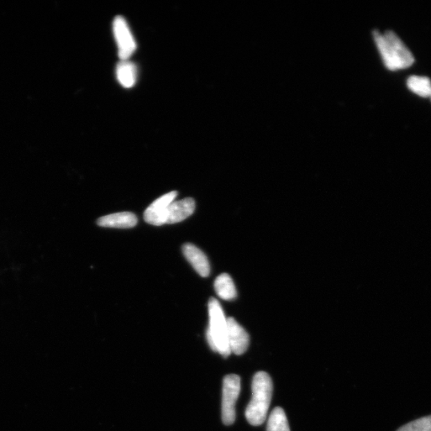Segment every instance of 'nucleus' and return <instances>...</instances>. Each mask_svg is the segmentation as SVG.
I'll list each match as a JSON object with an SVG mask.
<instances>
[{
    "label": "nucleus",
    "mask_w": 431,
    "mask_h": 431,
    "mask_svg": "<svg viewBox=\"0 0 431 431\" xmlns=\"http://www.w3.org/2000/svg\"><path fill=\"white\" fill-rule=\"evenodd\" d=\"M138 223L136 216L130 212L113 213L98 220L97 224L101 227L130 229L133 228Z\"/></svg>",
    "instance_id": "nucleus-10"
},
{
    "label": "nucleus",
    "mask_w": 431,
    "mask_h": 431,
    "mask_svg": "<svg viewBox=\"0 0 431 431\" xmlns=\"http://www.w3.org/2000/svg\"><path fill=\"white\" fill-rule=\"evenodd\" d=\"M267 431H291L285 411L276 407L270 415Z\"/></svg>",
    "instance_id": "nucleus-14"
},
{
    "label": "nucleus",
    "mask_w": 431,
    "mask_h": 431,
    "mask_svg": "<svg viewBox=\"0 0 431 431\" xmlns=\"http://www.w3.org/2000/svg\"><path fill=\"white\" fill-rule=\"evenodd\" d=\"M397 431H431V415L404 425Z\"/></svg>",
    "instance_id": "nucleus-15"
},
{
    "label": "nucleus",
    "mask_w": 431,
    "mask_h": 431,
    "mask_svg": "<svg viewBox=\"0 0 431 431\" xmlns=\"http://www.w3.org/2000/svg\"><path fill=\"white\" fill-rule=\"evenodd\" d=\"M409 90L417 96L428 98L431 96V81L428 77L411 76L407 80Z\"/></svg>",
    "instance_id": "nucleus-13"
},
{
    "label": "nucleus",
    "mask_w": 431,
    "mask_h": 431,
    "mask_svg": "<svg viewBox=\"0 0 431 431\" xmlns=\"http://www.w3.org/2000/svg\"><path fill=\"white\" fill-rule=\"evenodd\" d=\"M228 339L231 353L240 355L248 350L249 335L234 318L227 319Z\"/></svg>",
    "instance_id": "nucleus-7"
},
{
    "label": "nucleus",
    "mask_w": 431,
    "mask_h": 431,
    "mask_svg": "<svg viewBox=\"0 0 431 431\" xmlns=\"http://www.w3.org/2000/svg\"><path fill=\"white\" fill-rule=\"evenodd\" d=\"M209 324L207 341L210 348L224 357L231 354L228 339L227 318L217 299L211 298L209 302Z\"/></svg>",
    "instance_id": "nucleus-3"
},
{
    "label": "nucleus",
    "mask_w": 431,
    "mask_h": 431,
    "mask_svg": "<svg viewBox=\"0 0 431 431\" xmlns=\"http://www.w3.org/2000/svg\"><path fill=\"white\" fill-rule=\"evenodd\" d=\"M373 37L383 64L390 71L407 69L412 66L414 58L411 51L399 37L392 30L380 33L376 30Z\"/></svg>",
    "instance_id": "nucleus-1"
},
{
    "label": "nucleus",
    "mask_w": 431,
    "mask_h": 431,
    "mask_svg": "<svg viewBox=\"0 0 431 431\" xmlns=\"http://www.w3.org/2000/svg\"><path fill=\"white\" fill-rule=\"evenodd\" d=\"M184 256L193 269L196 270L198 274L202 277H206L210 273V265L209 260L206 254L192 244H186L182 247Z\"/></svg>",
    "instance_id": "nucleus-8"
},
{
    "label": "nucleus",
    "mask_w": 431,
    "mask_h": 431,
    "mask_svg": "<svg viewBox=\"0 0 431 431\" xmlns=\"http://www.w3.org/2000/svg\"><path fill=\"white\" fill-rule=\"evenodd\" d=\"M115 40L118 45V56L122 61L128 60L134 53L137 44L127 22L123 17H115L113 23Z\"/></svg>",
    "instance_id": "nucleus-5"
},
{
    "label": "nucleus",
    "mask_w": 431,
    "mask_h": 431,
    "mask_svg": "<svg viewBox=\"0 0 431 431\" xmlns=\"http://www.w3.org/2000/svg\"><path fill=\"white\" fill-rule=\"evenodd\" d=\"M216 292L220 298L225 301H231L236 297V287L233 279L226 273L220 275L214 283Z\"/></svg>",
    "instance_id": "nucleus-12"
},
{
    "label": "nucleus",
    "mask_w": 431,
    "mask_h": 431,
    "mask_svg": "<svg viewBox=\"0 0 431 431\" xmlns=\"http://www.w3.org/2000/svg\"><path fill=\"white\" fill-rule=\"evenodd\" d=\"M273 385L270 376L257 372L252 378V399L246 408L245 417L252 425H260L266 420L272 397Z\"/></svg>",
    "instance_id": "nucleus-2"
},
{
    "label": "nucleus",
    "mask_w": 431,
    "mask_h": 431,
    "mask_svg": "<svg viewBox=\"0 0 431 431\" xmlns=\"http://www.w3.org/2000/svg\"><path fill=\"white\" fill-rule=\"evenodd\" d=\"M430 98H431V96H430Z\"/></svg>",
    "instance_id": "nucleus-16"
},
{
    "label": "nucleus",
    "mask_w": 431,
    "mask_h": 431,
    "mask_svg": "<svg viewBox=\"0 0 431 431\" xmlns=\"http://www.w3.org/2000/svg\"><path fill=\"white\" fill-rule=\"evenodd\" d=\"M195 202L193 198H186L173 202L167 210L166 224H176L191 216L195 210Z\"/></svg>",
    "instance_id": "nucleus-9"
},
{
    "label": "nucleus",
    "mask_w": 431,
    "mask_h": 431,
    "mask_svg": "<svg viewBox=\"0 0 431 431\" xmlns=\"http://www.w3.org/2000/svg\"><path fill=\"white\" fill-rule=\"evenodd\" d=\"M177 196V193L172 191L157 198L144 213L146 222L156 226L165 225L168 208L172 202H175Z\"/></svg>",
    "instance_id": "nucleus-6"
},
{
    "label": "nucleus",
    "mask_w": 431,
    "mask_h": 431,
    "mask_svg": "<svg viewBox=\"0 0 431 431\" xmlns=\"http://www.w3.org/2000/svg\"><path fill=\"white\" fill-rule=\"evenodd\" d=\"M240 392V378L236 375L226 376L223 381L222 416L223 423L232 425L236 420V403Z\"/></svg>",
    "instance_id": "nucleus-4"
},
{
    "label": "nucleus",
    "mask_w": 431,
    "mask_h": 431,
    "mask_svg": "<svg viewBox=\"0 0 431 431\" xmlns=\"http://www.w3.org/2000/svg\"><path fill=\"white\" fill-rule=\"evenodd\" d=\"M137 73H138V70L136 66L128 60L121 61L117 66L118 80L125 88H132L135 85Z\"/></svg>",
    "instance_id": "nucleus-11"
}]
</instances>
